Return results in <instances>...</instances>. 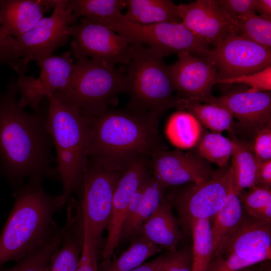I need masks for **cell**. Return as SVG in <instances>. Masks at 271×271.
<instances>
[{
  "label": "cell",
  "instance_id": "obj_10",
  "mask_svg": "<svg viewBox=\"0 0 271 271\" xmlns=\"http://www.w3.org/2000/svg\"><path fill=\"white\" fill-rule=\"evenodd\" d=\"M67 33L72 38L71 49L77 60L90 57L112 66L129 63L132 45L103 25L81 18L79 23L68 27Z\"/></svg>",
  "mask_w": 271,
  "mask_h": 271
},
{
  "label": "cell",
  "instance_id": "obj_22",
  "mask_svg": "<svg viewBox=\"0 0 271 271\" xmlns=\"http://www.w3.org/2000/svg\"><path fill=\"white\" fill-rule=\"evenodd\" d=\"M172 204L166 198L142 226L140 234L170 251L177 250L182 233L172 211Z\"/></svg>",
  "mask_w": 271,
  "mask_h": 271
},
{
  "label": "cell",
  "instance_id": "obj_19",
  "mask_svg": "<svg viewBox=\"0 0 271 271\" xmlns=\"http://www.w3.org/2000/svg\"><path fill=\"white\" fill-rule=\"evenodd\" d=\"M237 256L253 264L271 258V222L243 212L242 219L221 248L212 254Z\"/></svg>",
  "mask_w": 271,
  "mask_h": 271
},
{
  "label": "cell",
  "instance_id": "obj_35",
  "mask_svg": "<svg viewBox=\"0 0 271 271\" xmlns=\"http://www.w3.org/2000/svg\"><path fill=\"white\" fill-rule=\"evenodd\" d=\"M237 195L246 213L271 222V188L255 186Z\"/></svg>",
  "mask_w": 271,
  "mask_h": 271
},
{
  "label": "cell",
  "instance_id": "obj_29",
  "mask_svg": "<svg viewBox=\"0 0 271 271\" xmlns=\"http://www.w3.org/2000/svg\"><path fill=\"white\" fill-rule=\"evenodd\" d=\"M71 224V220L67 219L65 224L58 227L43 244L28 253L14 266L0 271H48L51 256L60 246L64 233Z\"/></svg>",
  "mask_w": 271,
  "mask_h": 271
},
{
  "label": "cell",
  "instance_id": "obj_13",
  "mask_svg": "<svg viewBox=\"0 0 271 271\" xmlns=\"http://www.w3.org/2000/svg\"><path fill=\"white\" fill-rule=\"evenodd\" d=\"M69 1L54 0L53 12L17 39L19 52L27 63L52 55L67 42V28L73 23Z\"/></svg>",
  "mask_w": 271,
  "mask_h": 271
},
{
  "label": "cell",
  "instance_id": "obj_24",
  "mask_svg": "<svg viewBox=\"0 0 271 271\" xmlns=\"http://www.w3.org/2000/svg\"><path fill=\"white\" fill-rule=\"evenodd\" d=\"M124 18L144 25L180 23L177 5L169 0H126Z\"/></svg>",
  "mask_w": 271,
  "mask_h": 271
},
{
  "label": "cell",
  "instance_id": "obj_12",
  "mask_svg": "<svg viewBox=\"0 0 271 271\" xmlns=\"http://www.w3.org/2000/svg\"><path fill=\"white\" fill-rule=\"evenodd\" d=\"M216 67L219 80L253 73L271 66V51L243 36L231 33L206 57Z\"/></svg>",
  "mask_w": 271,
  "mask_h": 271
},
{
  "label": "cell",
  "instance_id": "obj_39",
  "mask_svg": "<svg viewBox=\"0 0 271 271\" xmlns=\"http://www.w3.org/2000/svg\"><path fill=\"white\" fill-rule=\"evenodd\" d=\"M248 142L258 163L271 160V124L258 131Z\"/></svg>",
  "mask_w": 271,
  "mask_h": 271
},
{
  "label": "cell",
  "instance_id": "obj_36",
  "mask_svg": "<svg viewBox=\"0 0 271 271\" xmlns=\"http://www.w3.org/2000/svg\"><path fill=\"white\" fill-rule=\"evenodd\" d=\"M0 64L7 65L18 74H24L28 70L29 64L22 58L18 51L16 39L5 34L1 23Z\"/></svg>",
  "mask_w": 271,
  "mask_h": 271
},
{
  "label": "cell",
  "instance_id": "obj_33",
  "mask_svg": "<svg viewBox=\"0 0 271 271\" xmlns=\"http://www.w3.org/2000/svg\"><path fill=\"white\" fill-rule=\"evenodd\" d=\"M233 149L234 143L231 139L220 133L206 132L197 145V155L222 168L228 166Z\"/></svg>",
  "mask_w": 271,
  "mask_h": 271
},
{
  "label": "cell",
  "instance_id": "obj_3",
  "mask_svg": "<svg viewBox=\"0 0 271 271\" xmlns=\"http://www.w3.org/2000/svg\"><path fill=\"white\" fill-rule=\"evenodd\" d=\"M42 180L30 179L15 188L13 207L0 235V267L21 260L58 228L53 219L60 208L58 196L46 192Z\"/></svg>",
  "mask_w": 271,
  "mask_h": 271
},
{
  "label": "cell",
  "instance_id": "obj_8",
  "mask_svg": "<svg viewBox=\"0 0 271 271\" xmlns=\"http://www.w3.org/2000/svg\"><path fill=\"white\" fill-rule=\"evenodd\" d=\"M231 181L230 167L227 166L214 171L209 180L189 185L169 197L184 233L190 232L194 220L214 218L226 200Z\"/></svg>",
  "mask_w": 271,
  "mask_h": 271
},
{
  "label": "cell",
  "instance_id": "obj_17",
  "mask_svg": "<svg viewBox=\"0 0 271 271\" xmlns=\"http://www.w3.org/2000/svg\"><path fill=\"white\" fill-rule=\"evenodd\" d=\"M203 103L215 105L228 111L238 120L239 129L250 139L271 124L270 91L251 92L241 90L222 95H212Z\"/></svg>",
  "mask_w": 271,
  "mask_h": 271
},
{
  "label": "cell",
  "instance_id": "obj_15",
  "mask_svg": "<svg viewBox=\"0 0 271 271\" xmlns=\"http://www.w3.org/2000/svg\"><path fill=\"white\" fill-rule=\"evenodd\" d=\"M153 177L165 189L188 183L200 184L209 180L214 171L208 161L192 152L160 149L150 157Z\"/></svg>",
  "mask_w": 271,
  "mask_h": 271
},
{
  "label": "cell",
  "instance_id": "obj_43",
  "mask_svg": "<svg viewBox=\"0 0 271 271\" xmlns=\"http://www.w3.org/2000/svg\"><path fill=\"white\" fill-rule=\"evenodd\" d=\"M170 252L160 255L155 259L142 264L131 271H161L170 256Z\"/></svg>",
  "mask_w": 271,
  "mask_h": 271
},
{
  "label": "cell",
  "instance_id": "obj_27",
  "mask_svg": "<svg viewBox=\"0 0 271 271\" xmlns=\"http://www.w3.org/2000/svg\"><path fill=\"white\" fill-rule=\"evenodd\" d=\"M176 107L192 114L202 124L212 132L221 133L224 130L229 132L233 130V119L231 114L221 107L196 102L178 97Z\"/></svg>",
  "mask_w": 271,
  "mask_h": 271
},
{
  "label": "cell",
  "instance_id": "obj_1",
  "mask_svg": "<svg viewBox=\"0 0 271 271\" xmlns=\"http://www.w3.org/2000/svg\"><path fill=\"white\" fill-rule=\"evenodd\" d=\"M18 92L13 79L0 93V173L15 188L26 179H59L52 166L47 108L26 112L17 99Z\"/></svg>",
  "mask_w": 271,
  "mask_h": 271
},
{
  "label": "cell",
  "instance_id": "obj_9",
  "mask_svg": "<svg viewBox=\"0 0 271 271\" xmlns=\"http://www.w3.org/2000/svg\"><path fill=\"white\" fill-rule=\"evenodd\" d=\"M122 173L89 160L84 171L81 185L82 222L97 248L108 225L114 191Z\"/></svg>",
  "mask_w": 271,
  "mask_h": 271
},
{
  "label": "cell",
  "instance_id": "obj_41",
  "mask_svg": "<svg viewBox=\"0 0 271 271\" xmlns=\"http://www.w3.org/2000/svg\"><path fill=\"white\" fill-rule=\"evenodd\" d=\"M223 10L233 20L236 21L238 16L255 12L254 0H217Z\"/></svg>",
  "mask_w": 271,
  "mask_h": 271
},
{
  "label": "cell",
  "instance_id": "obj_45",
  "mask_svg": "<svg viewBox=\"0 0 271 271\" xmlns=\"http://www.w3.org/2000/svg\"><path fill=\"white\" fill-rule=\"evenodd\" d=\"M258 263L243 268L237 271H266V266L264 264H262V262L259 263V265H258Z\"/></svg>",
  "mask_w": 271,
  "mask_h": 271
},
{
  "label": "cell",
  "instance_id": "obj_28",
  "mask_svg": "<svg viewBox=\"0 0 271 271\" xmlns=\"http://www.w3.org/2000/svg\"><path fill=\"white\" fill-rule=\"evenodd\" d=\"M129 246L113 260L102 261L98 271H131L152 255L161 251L162 247L141 234L133 238Z\"/></svg>",
  "mask_w": 271,
  "mask_h": 271
},
{
  "label": "cell",
  "instance_id": "obj_5",
  "mask_svg": "<svg viewBox=\"0 0 271 271\" xmlns=\"http://www.w3.org/2000/svg\"><path fill=\"white\" fill-rule=\"evenodd\" d=\"M162 52L141 44L132 45L130 60L125 74L129 111L159 119L168 109L176 107L178 96L164 61Z\"/></svg>",
  "mask_w": 271,
  "mask_h": 271
},
{
  "label": "cell",
  "instance_id": "obj_2",
  "mask_svg": "<svg viewBox=\"0 0 271 271\" xmlns=\"http://www.w3.org/2000/svg\"><path fill=\"white\" fill-rule=\"evenodd\" d=\"M91 127L88 159L106 169L122 172L140 156L150 157L165 149L159 131V119L128 110H107L88 118Z\"/></svg>",
  "mask_w": 271,
  "mask_h": 271
},
{
  "label": "cell",
  "instance_id": "obj_34",
  "mask_svg": "<svg viewBox=\"0 0 271 271\" xmlns=\"http://www.w3.org/2000/svg\"><path fill=\"white\" fill-rule=\"evenodd\" d=\"M237 34L270 50L271 20L258 16L255 12L241 15L236 19Z\"/></svg>",
  "mask_w": 271,
  "mask_h": 271
},
{
  "label": "cell",
  "instance_id": "obj_25",
  "mask_svg": "<svg viewBox=\"0 0 271 271\" xmlns=\"http://www.w3.org/2000/svg\"><path fill=\"white\" fill-rule=\"evenodd\" d=\"M243 214L242 206L238 195L234 189L231 177L226 200L213 218L214 221L211 226L213 254L221 248L229 235L237 226Z\"/></svg>",
  "mask_w": 271,
  "mask_h": 271
},
{
  "label": "cell",
  "instance_id": "obj_32",
  "mask_svg": "<svg viewBox=\"0 0 271 271\" xmlns=\"http://www.w3.org/2000/svg\"><path fill=\"white\" fill-rule=\"evenodd\" d=\"M68 6L72 12L73 23L78 18H110L121 14L126 7L123 0H72Z\"/></svg>",
  "mask_w": 271,
  "mask_h": 271
},
{
  "label": "cell",
  "instance_id": "obj_6",
  "mask_svg": "<svg viewBox=\"0 0 271 271\" xmlns=\"http://www.w3.org/2000/svg\"><path fill=\"white\" fill-rule=\"evenodd\" d=\"M71 87L52 95L59 102L78 109L88 118L96 117L127 93L125 73L115 66L88 58L77 60Z\"/></svg>",
  "mask_w": 271,
  "mask_h": 271
},
{
  "label": "cell",
  "instance_id": "obj_14",
  "mask_svg": "<svg viewBox=\"0 0 271 271\" xmlns=\"http://www.w3.org/2000/svg\"><path fill=\"white\" fill-rule=\"evenodd\" d=\"M150 158L140 156L122 172L117 182L112 199L111 212L107 229V238L101 251L102 261L111 260L120 241V235L131 200L149 175Z\"/></svg>",
  "mask_w": 271,
  "mask_h": 271
},
{
  "label": "cell",
  "instance_id": "obj_31",
  "mask_svg": "<svg viewBox=\"0 0 271 271\" xmlns=\"http://www.w3.org/2000/svg\"><path fill=\"white\" fill-rule=\"evenodd\" d=\"M193 237V271H207L213 254L210 219L194 220L191 226Z\"/></svg>",
  "mask_w": 271,
  "mask_h": 271
},
{
  "label": "cell",
  "instance_id": "obj_7",
  "mask_svg": "<svg viewBox=\"0 0 271 271\" xmlns=\"http://www.w3.org/2000/svg\"><path fill=\"white\" fill-rule=\"evenodd\" d=\"M86 20L111 29L131 45H147L166 56L183 52L203 56L209 49L207 43L182 22L144 25L127 20L121 14L113 17Z\"/></svg>",
  "mask_w": 271,
  "mask_h": 271
},
{
  "label": "cell",
  "instance_id": "obj_18",
  "mask_svg": "<svg viewBox=\"0 0 271 271\" xmlns=\"http://www.w3.org/2000/svg\"><path fill=\"white\" fill-rule=\"evenodd\" d=\"M181 22L208 45L216 47L228 34L237 33L236 21L221 8L217 0H197L177 5Z\"/></svg>",
  "mask_w": 271,
  "mask_h": 271
},
{
  "label": "cell",
  "instance_id": "obj_20",
  "mask_svg": "<svg viewBox=\"0 0 271 271\" xmlns=\"http://www.w3.org/2000/svg\"><path fill=\"white\" fill-rule=\"evenodd\" d=\"M54 0H0V23L5 34L18 39L44 18Z\"/></svg>",
  "mask_w": 271,
  "mask_h": 271
},
{
  "label": "cell",
  "instance_id": "obj_37",
  "mask_svg": "<svg viewBox=\"0 0 271 271\" xmlns=\"http://www.w3.org/2000/svg\"><path fill=\"white\" fill-rule=\"evenodd\" d=\"M218 83L230 84L233 83L243 84L250 87L251 92H267L271 90V66L249 74L235 77L222 79Z\"/></svg>",
  "mask_w": 271,
  "mask_h": 271
},
{
  "label": "cell",
  "instance_id": "obj_30",
  "mask_svg": "<svg viewBox=\"0 0 271 271\" xmlns=\"http://www.w3.org/2000/svg\"><path fill=\"white\" fill-rule=\"evenodd\" d=\"M75 220L67 229L60 246L52 255L48 271H76L82 250L83 236L79 237L73 229Z\"/></svg>",
  "mask_w": 271,
  "mask_h": 271
},
{
  "label": "cell",
  "instance_id": "obj_16",
  "mask_svg": "<svg viewBox=\"0 0 271 271\" xmlns=\"http://www.w3.org/2000/svg\"><path fill=\"white\" fill-rule=\"evenodd\" d=\"M169 69L178 97L203 103L212 95L219 77L215 65L206 57L189 52L178 54Z\"/></svg>",
  "mask_w": 271,
  "mask_h": 271
},
{
  "label": "cell",
  "instance_id": "obj_38",
  "mask_svg": "<svg viewBox=\"0 0 271 271\" xmlns=\"http://www.w3.org/2000/svg\"><path fill=\"white\" fill-rule=\"evenodd\" d=\"M83 242L76 271H98L97 247L92 241L86 225L82 223Z\"/></svg>",
  "mask_w": 271,
  "mask_h": 271
},
{
  "label": "cell",
  "instance_id": "obj_44",
  "mask_svg": "<svg viewBox=\"0 0 271 271\" xmlns=\"http://www.w3.org/2000/svg\"><path fill=\"white\" fill-rule=\"evenodd\" d=\"M254 11L257 12L261 17L271 20V1L254 0Z\"/></svg>",
  "mask_w": 271,
  "mask_h": 271
},
{
  "label": "cell",
  "instance_id": "obj_40",
  "mask_svg": "<svg viewBox=\"0 0 271 271\" xmlns=\"http://www.w3.org/2000/svg\"><path fill=\"white\" fill-rule=\"evenodd\" d=\"M161 271H193L192 249L186 247L170 251L169 259Z\"/></svg>",
  "mask_w": 271,
  "mask_h": 271
},
{
  "label": "cell",
  "instance_id": "obj_11",
  "mask_svg": "<svg viewBox=\"0 0 271 271\" xmlns=\"http://www.w3.org/2000/svg\"><path fill=\"white\" fill-rule=\"evenodd\" d=\"M41 70L38 78L19 74L17 85L20 98V105L38 110L45 97L56 92H64L71 86L76 65L70 51L60 55H52L36 61Z\"/></svg>",
  "mask_w": 271,
  "mask_h": 271
},
{
  "label": "cell",
  "instance_id": "obj_23",
  "mask_svg": "<svg viewBox=\"0 0 271 271\" xmlns=\"http://www.w3.org/2000/svg\"><path fill=\"white\" fill-rule=\"evenodd\" d=\"M234 143L230 166L232 184L238 194L257 185V170L259 163L245 140L237 138L234 131L229 132Z\"/></svg>",
  "mask_w": 271,
  "mask_h": 271
},
{
  "label": "cell",
  "instance_id": "obj_4",
  "mask_svg": "<svg viewBox=\"0 0 271 271\" xmlns=\"http://www.w3.org/2000/svg\"><path fill=\"white\" fill-rule=\"evenodd\" d=\"M46 124L56 152V169L62 191L58 195L60 208L81 187L88 162L91 127L87 117L53 95L47 97Z\"/></svg>",
  "mask_w": 271,
  "mask_h": 271
},
{
  "label": "cell",
  "instance_id": "obj_26",
  "mask_svg": "<svg viewBox=\"0 0 271 271\" xmlns=\"http://www.w3.org/2000/svg\"><path fill=\"white\" fill-rule=\"evenodd\" d=\"M202 124L190 113L179 110L173 113L166 125L165 133L174 146L182 149L196 146L203 133Z\"/></svg>",
  "mask_w": 271,
  "mask_h": 271
},
{
  "label": "cell",
  "instance_id": "obj_42",
  "mask_svg": "<svg viewBox=\"0 0 271 271\" xmlns=\"http://www.w3.org/2000/svg\"><path fill=\"white\" fill-rule=\"evenodd\" d=\"M257 180L256 186L270 188L271 160L259 164Z\"/></svg>",
  "mask_w": 271,
  "mask_h": 271
},
{
  "label": "cell",
  "instance_id": "obj_21",
  "mask_svg": "<svg viewBox=\"0 0 271 271\" xmlns=\"http://www.w3.org/2000/svg\"><path fill=\"white\" fill-rule=\"evenodd\" d=\"M164 190L153 177L146 178L129 204L120 240L139 235L143 224L165 199Z\"/></svg>",
  "mask_w": 271,
  "mask_h": 271
}]
</instances>
